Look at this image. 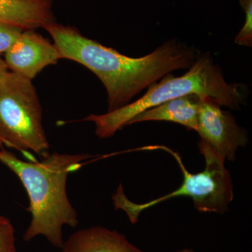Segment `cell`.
<instances>
[{
	"mask_svg": "<svg viewBox=\"0 0 252 252\" xmlns=\"http://www.w3.org/2000/svg\"><path fill=\"white\" fill-rule=\"evenodd\" d=\"M44 29L52 37L61 59L82 64L100 80L107 91V112L130 103L170 72L189 69L198 57L193 48L176 39L143 57L132 58L86 37L74 26L54 22Z\"/></svg>",
	"mask_w": 252,
	"mask_h": 252,
	"instance_id": "cell-1",
	"label": "cell"
},
{
	"mask_svg": "<svg viewBox=\"0 0 252 252\" xmlns=\"http://www.w3.org/2000/svg\"><path fill=\"white\" fill-rule=\"evenodd\" d=\"M92 157L88 154L54 152L41 161L34 158L24 161L12 152L0 149V162L17 176L29 197L28 210L32 220L23 235L25 241L43 235L55 248L63 250V227L75 228L79 224L77 211L67 196V177Z\"/></svg>",
	"mask_w": 252,
	"mask_h": 252,
	"instance_id": "cell-2",
	"label": "cell"
},
{
	"mask_svg": "<svg viewBox=\"0 0 252 252\" xmlns=\"http://www.w3.org/2000/svg\"><path fill=\"white\" fill-rule=\"evenodd\" d=\"M189 94L207 96L221 107L231 109L240 108L244 100L239 85L225 80L221 69L207 53L198 56L184 75L167 74L158 84L149 86L147 92L137 100L112 112L90 114L83 121L94 123L95 135L99 138H109L144 111Z\"/></svg>",
	"mask_w": 252,
	"mask_h": 252,
	"instance_id": "cell-3",
	"label": "cell"
},
{
	"mask_svg": "<svg viewBox=\"0 0 252 252\" xmlns=\"http://www.w3.org/2000/svg\"><path fill=\"white\" fill-rule=\"evenodd\" d=\"M198 148L200 154L205 158V167L203 171L193 174L186 169L180 156L177 152L162 146L145 147V149H161L172 154L183 172V184L171 193L143 204H137L129 200L124 193L122 185H120L112 197L115 208L124 210L131 223H135L141 212L147 209L169 199L189 197L193 200L194 207L199 212L224 213L228 210L234 196L231 176L225 168V160L208 144L200 140Z\"/></svg>",
	"mask_w": 252,
	"mask_h": 252,
	"instance_id": "cell-4",
	"label": "cell"
},
{
	"mask_svg": "<svg viewBox=\"0 0 252 252\" xmlns=\"http://www.w3.org/2000/svg\"><path fill=\"white\" fill-rule=\"evenodd\" d=\"M0 139L25 155L33 152L43 158L50 154L35 87L10 71L0 83Z\"/></svg>",
	"mask_w": 252,
	"mask_h": 252,
	"instance_id": "cell-5",
	"label": "cell"
},
{
	"mask_svg": "<svg viewBox=\"0 0 252 252\" xmlns=\"http://www.w3.org/2000/svg\"><path fill=\"white\" fill-rule=\"evenodd\" d=\"M213 99L202 96L199 108L198 132L223 160L233 161L238 149L248 142V134L230 113L222 110Z\"/></svg>",
	"mask_w": 252,
	"mask_h": 252,
	"instance_id": "cell-6",
	"label": "cell"
},
{
	"mask_svg": "<svg viewBox=\"0 0 252 252\" xmlns=\"http://www.w3.org/2000/svg\"><path fill=\"white\" fill-rule=\"evenodd\" d=\"M61 60L59 51L35 30H24L16 42L4 54L10 72L32 81L47 66Z\"/></svg>",
	"mask_w": 252,
	"mask_h": 252,
	"instance_id": "cell-7",
	"label": "cell"
},
{
	"mask_svg": "<svg viewBox=\"0 0 252 252\" xmlns=\"http://www.w3.org/2000/svg\"><path fill=\"white\" fill-rule=\"evenodd\" d=\"M64 252H144L117 230L93 226L73 233L64 244Z\"/></svg>",
	"mask_w": 252,
	"mask_h": 252,
	"instance_id": "cell-8",
	"label": "cell"
},
{
	"mask_svg": "<svg viewBox=\"0 0 252 252\" xmlns=\"http://www.w3.org/2000/svg\"><path fill=\"white\" fill-rule=\"evenodd\" d=\"M0 22L23 30L44 28L56 22L53 0H0Z\"/></svg>",
	"mask_w": 252,
	"mask_h": 252,
	"instance_id": "cell-9",
	"label": "cell"
},
{
	"mask_svg": "<svg viewBox=\"0 0 252 252\" xmlns=\"http://www.w3.org/2000/svg\"><path fill=\"white\" fill-rule=\"evenodd\" d=\"M201 97L189 94L167 101L141 113L130 121L129 125L152 121H165L196 131Z\"/></svg>",
	"mask_w": 252,
	"mask_h": 252,
	"instance_id": "cell-10",
	"label": "cell"
},
{
	"mask_svg": "<svg viewBox=\"0 0 252 252\" xmlns=\"http://www.w3.org/2000/svg\"><path fill=\"white\" fill-rule=\"evenodd\" d=\"M245 14V24L235 38V44L251 47L252 46V0H240Z\"/></svg>",
	"mask_w": 252,
	"mask_h": 252,
	"instance_id": "cell-11",
	"label": "cell"
},
{
	"mask_svg": "<svg viewBox=\"0 0 252 252\" xmlns=\"http://www.w3.org/2000/svg\"><path fill=\"white\" fill-rule=\"evenodd\" d=\"M15 230L11 220L0 215V252H16Z\"/></svg>",
	"mask_w": 252,
	"mask_h": 252,
	"instance_id": "cell-12",
	"label": "cell"
},
{
	"mask_svg": "<svg viewBox=\"0 0 252 252\" xmlns=\"http://www.w3.org/2000/svg\"><path fill=\"white\" fill-rule=\"evenodd\" d=\"M23 31L14 25L0 22V56L9 51Z\"/></svg>",
	"mask_w": 252,
	"mask_h": 252,
	"instance_id": "cell-13",
	"label": "cell"
},
{
	"mask_svg": "<svg viewBox=\"0 0 252 252\" xmlns=\"http://www.w3.org/2000/svg\"><path fill=\"white\" fill-rule=\"evenodd\" d=\"M9 72V70L6 67L4 59H1V56H0V83Z\"/></svg>",
	"mask_w": 252,
	"mask_h": 252,
	"instance_id": "cell-14",
	"label": "cell"
},
{
	"mask_svg": "<svg viewBox=\"0 0 252 252\" xmlns=\"http://www.w3.org/2000/svg\"><path fill=\"white\" fill-rule=\"evenodd\" d=\"M177 252H196L194 251V250H192V249L185 248V249H183V250H180V251H178Z\"/></svg>",
	"mask_w": 252,
	"mask_h": 252,
	"instance_id": "cell-15",
	"label": "cell"
},
{
	"mask_svg": "<svg viewBox=\"0 0 252 252\" xmlns=\"http://www.w3.org/2000/svg\"><path fill=\"white\" fill-rule=\"evenodd\" d=\"M3 145H4V144H3L2 141L0 139V149L3 148Z\"/></svg>",
	"mask_w": 252,
	"mask_h": 252,
	"instance_id": "cell-16",
	"label": "cell"
},
{
	"mask_svg": "<svg viewBox=\"0 0 252 252\" xmlns=\"http://www.w3.org/2000/svg\"><path fill=\"white\" fill-rule=\"evenodd\" d=\"M61 252H64V251H63V250H62V251H61Z\"/></svg>",
	"mask_w": 252,
	"mask_h": 252,
	"instance_id": "cell-17",
	"label": "cell"
}]
</instances>
